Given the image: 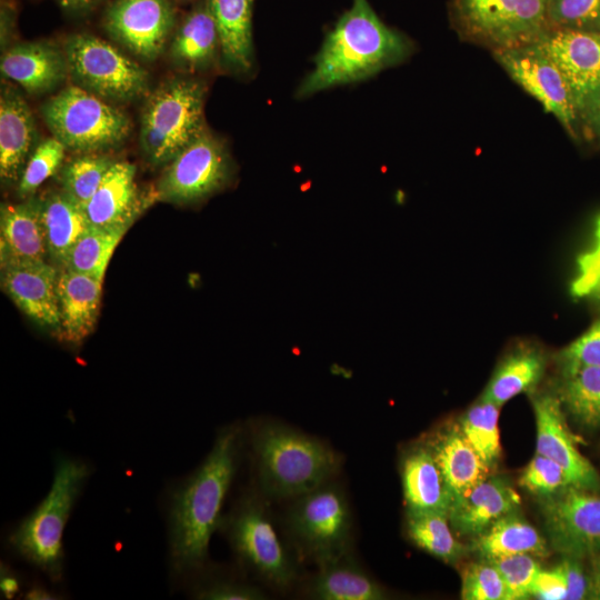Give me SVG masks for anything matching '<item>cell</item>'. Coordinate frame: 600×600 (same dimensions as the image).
<instances>
[{"mask_svg": "<svg viewBox=\"0 0 600 600\" xmlns=\"http://www.w3.org/2000/svg\"><path fill=\"white\" fill-rule=\"evenodd\" d=\"M242 431L222 428L201 464L172 492L168 516L170 568L174 574L202 569L224 499L239 466Z\"/></svg>", "mask_w": 600, "mask_h": 600, "instance_id": "cell-1", "label": "cell"}, {"mask_svg": "<svg viewBox=\"0 0 600 600\" xmlns=\"http://www.w3.org/2000/svg\"><path fill=\"white\" fill-rule=\"evenodd\" d=\"M413 50L412 42L384 24L367 0H352V6L324 38L297 97L370 78L403 62Z\"/></svg>", "mask_w": 600, "mask_h": 600, "instance_id": "cell-2", "label": "cell"}, {"mask_svg": "<svg viewBox=\"0 0 600 600\" xmlns=\"http://www.w3.org/2000/svg\"><path fill=\"white\" fill-rule=\"evenodd\" d=\"M251 448L260 492L274 500H292L333 480L343 463L324 441L272 420L252 427Z\"/></svg>", "mask_w": 600, "mask_h": 600, "instance_id": "cell-3", "label": "cell"}, {"mask_svg": "<svg viewBox=\"0 0 600 600\" xmlns=\"http://www.w3.org/2000/svg\"><path fill=\"white\" fill-rule=\"evenodd\" d=\"M89 476L86 462L59 457L49 492L9 537L13 551L53 581L62 577L63 531Z\"/></svg>", "mask_w": 600, "mask_h": 600, "instance_id": "cell-4", "label": "cell"}, {"mask_svg": "<svg viewBox=\"0 0 600 600\" xmlns=\"http://www.w3.org/2000/svg\"><path fill=\"white\" fill-rule=\"evenodd\" d=\"M204 83L191 78L169 80L148 97L141 113L140 148L152 166L169 163L207 127Z\"/></svg>", "mask_w": 600, "mask_h": 600, "instance_id": "cell-5", "label": "cell"}, {"mask_svg": "<svg viewBox=\"0 0 600 600\" xmlns=\"http://www.w3.org/2000/svg\"><path fill=\"white\" fill-rule=\"evenodd\" d=\"M291 501L286 526L298 554L320 566L351 553V508L334 479Z\"/></svg>", "mask_w": 600, "mask_h": 600, "instance_id": "cell-6", "label": "cell"}, {"mask_svg": "<svg viewBox=\"0 0 600 600\" xmlns=\"http://www.w3.org/2000/svg\"><path fill=\"white\" fill-rule=\"evenodd\" d=\"M41 113L52 136L78 153L118 148L132 129L122 111L76 84L49 98Z\"/></svg>", "mask_w": 600, "mask_h": 600, "instance_id": "cell-7", "label": "cell"}, {"mask_svg": "<svg viewBox=\"0 0 600 600\" xmlns=\"http://www.w3.org/2000/svg\"><path fill=\"white\" fill-rule=\"evenodd\" d=\"M264 497L243 494L220 528L242 566L263 583L284 590L298 579L297 561L272 523Z\"/></svg>", "mask_w": 600, "mask_h": 600, "instance_id": "cell-8", "label": "cell"}, {"mask_svg": "<svg viewBox=\"0 0 600 600\" xmlns=\"http://www.w3.org/2000/svg\"><path fill=\"white\" fill-rule=\"evenodd\" d=\"M549 0H452L460 37L492 52L536 43L548 30Z\"/></svg>", "mask_w": 600, "mask_h": 600, "instance_id": "cell-9", "label": "cell"}, {"mask_svg": "<svg viewBox=\"0 0 600 600\" xmlns=\"http://www.w3.org/2000/svg\"><path fill=\"white\" fill-rule=\"evenodd\" d=\"M69 74L76 86L111 101H131L148 90V72L98 37L80 33L64 43Z\"/></svg>", "mask_w": 600, "mask_h": 600, "instance_id": "cell-10", "label": "cell"}, {"mask_svg": "<svg viewBox=\"0 0 600 600\" xmlns=\"http://www.w3.org/2000/svg\"><path fill=\"white\" fill-rule=\"evenodd\" d=\"M231 177L227 147L207 128L167 163L156 196L171 203H194L220 191Z\"/></svg>", "mask_w": 600, "mask_h": 600, "instance_id": "cell-11", "label": "cell"}, {"mask_svg": "<svg viewBox=\"0 0 600 600\" xmlns=\"http://www.w3.org/2000/svg\"><path fill=\"white\" fill-rule=\"evenodd\" d=\"M541 512L551 547L580 559L600 552V496L564 487L541 498Z\"/></svg>", "mask_w": 600, "mask_h": 600, "instance_id": "cell-12", "label": "cell"}, {"mask_svg": "<svg viewBox=\"0 0 600 600\" xmlns=\"http://www.w3.org/2000/svg\"><path fill=\"white\" fill-rule=\"evenodd\" d=\"M494 60L526 92L553 114L572 139L579 114L570 88L556 63L536 44L492 52Z\"/></svg>", "mask_w": 600, "mask_h": 600, "instance_id": "cell-13", "label": "cell"}, {"mask_svg": "<svg viewBox=\"0 0 600 600\" xmlns=\"http://www.w3.org/2000/svg\"><path fill=\"white\" fill-rule=\"evenodd\" d=\"M172 26L173 12L168 0H117L106 16L109 33L147 61L161 54Z\"/></svg>", "mask_w": 600, "mask_h": 600, "instance_id": "cell-14", "label": "cell"}, {"mask_svg": "<svg viewBox=\"0 0 600 600\" xmlns=\"http://www.w3.org/2000/svg\"><path fill=\"white\" fill-rule=\"evenodd\" d=\"M532 407L537 427L536 453L557 462L564 472L568 486L598 490L600 476L578 450L567 427L560 399L550 393L538 394L532 398Z\"/></svg>", "mask_w": 600, "mask_h": 600, "instance_id": "cell-15", "label": "cell"}, {"mask_svg": "<svg viewBox=\"0 0 600 600\" xmlns=\"http://www.w3.org/2000/svg\"><path fill=\"white\" fill-rule=\"evenodd\" d=\"M536 44L563 74L579 114L600 88V32L550 29Z\"/></svg>", "mask_w": 600, "mask_h": 600, "instance_id": "cell-16", "label": "cell"}, {"mask_svg": "<svg viewBox=\"0 0 600 600\" xmlns=\"http://www.w3.org/2000/svg\"><path fill=\"white\" fill-rule=\"evenodd\" d=\"M59 271L46 260H14L1 266V286L12 302L33 322L57 333Z\"/></svg>", "mask_w": 600, "mask_h": 600, "instance_id": "cell-17", "label": "cell"}, {"mask_svg": "<svg viewBox=\"0 0 600 600\" xmlns=\"http://www.w3.org/2000/svg\"><path fill=\"white\" fill-rule=\"evenodd\" d=\"M37 127L23 97L2 84L0 96V178L4 186L18 184L37 147Z\"/></svg>", "mask_w": 600, "mask_h": 600, "instance_id": "cell-18", "label": "cell"}, {"mask_svg": "<svg viewBox=\"0 0 600 600\" xmlns=\"http://www.w3.org/2000/svg\"><path fill=\"white\" fill-rule=\"evenodd\" d=\"M519 506L520 496L509 481L489 476L454 499L448 517L458 534L474 538Z\"/></svg>", "mask_w": 600, "mask_h": 600, "instance_id": "cell-19", "label": "cell"}, {"mask_svg": "<svg viewBox=\"0 0 600 600\" xmlns=\"http://www.w3.org/2000/svg\"><path fill=\"white\" fill-rule=\"evenodd\" d=\"M136 183V168L116 161L84 207L89 223L104 229L130 228L146 208Z\"/></svg>", "mask_w": 600, "mask_h": 600, "instance_id": "cell-20", "label": "cell"}, {"mask_svg": "<svg viewBox=\"0 0 600 600\" xmlns=\"http://www.w3.org/2000/svg\"><path fill=\"white\" fill-rule=\"evenodd\" d=\"M102 281L61 268L58 277L59 330L61 341L78 344L94 329L101 304Z\"/></svg>", "mask_w": 600, "mask_h": 600, "instance_id": "cell-21", "label": "cell"}, {"mask_svg": "<svg viewBox=\"0 0 600 600\" xmlns=\"http://www.w3.org/2000/svg\"><path fill=\"white\" fill-rule=\"evenodd\" d=\"M0 69L3 77L32 94L53 90L69 73L64 51L44 41L11 47L3 53Z\"/></svg>", "mask_w": 600, "mask_h": 600, "instance_id": "cell-22", "label": "cell"}, {"mask_svg": "<svg viewBox=\"0 0 600 600\" xmlns=\"http://www.w3.org/2000/svg\"><path fill=\"white\" fill-rule=\"evenodd\" d=\"M452 501L490 476L491 469L461 431L459 423L441 428L427 441Z\"/></svg>", "mask_w": 600, "mask_h": 600, "instance_id": "cell-23", "label": "cell"}, {"mask_svg": "<svg viewBox=\"0 0 600 600\" xmlns=\"http://www.w3.org/2000/svg\"><path fill=\"white\" fill-rule=\"evenodd\" d=\"M1 266L14 260H44L48 256L41 199L2 203L0 210Z\"/></svg>", "mask_w": 600, "mask_h": 600, "instance_id": "cell-24", "label": "cell"}, {"mask_svg": "<svg viewBox=\"0 0 600 600\" xmlns=\"http://www.w3.org/2000/svg\"><path fill=\"white\" fill-rule=\"evenodd\" d=\"M400 472L408 511L449 512L451 492L424 442L404 453Z\"/></svg>", "mask_w": 600, "mask_h": 600, "instance_id": "cell-25", "label": "cell"}, {"mask_svg": "<svg viewBox=\"0 0 600 600\" xmlns=\"http://www.w3.org/2000/svg\"><path fill=\"white\" fill-rule=\"evenodd\" d=\"M206 3L218 28L224 67L236 73H249L253 69V0H207Z\"/></svg>", "mask_w": 600, "mask_h": 600, "instance_id": "cell-26", "label": "cell"}, {"mask_svg": "<svg viewBox=\"0 0 600 600\" xmlns=\"http://www.w3.org/2000/svg\"><path fill=\"white\" fill-rule=\"evenodd\" d=\"M169 52L173 63L188 72L208 70L221 60L218 28L207 3L184 18Z\"/></svg>", "mask_w": 600, "mask_h": 600, "instance_id": "cell-27", "label": "cell"}, {"mask_svg": "<svg viewBox=\"0 0 600 600\" xmlns=\"http://www.w3.org/2000/svg\"><path fill=\"white\" fill-rule=\"evenodd\" d=\"M306 596L316 600H381L387 598V592L348 553L318 566Z\"/></svg>", "mask_w": 600, "mask_h": 600, "instance_id": "cell-28", "label": "cell"}, {"mask_svg": "<svg viewBox=\"0 0 600 600\" xmlns=\"http://www.w3.org/2000/svg\"><path fill=\"white\" fill-rule=\"evenodd\" d=\"M546 356L532 344H521L498 364L480 399L499 407L516 396L533 390L543 377Z\"/></svg>", "mask_w": 600, "mask_h": 600, "instance_id": "cell-29", "label": "cell"}, {"mask_svg": "<svg viewBox=\"0 0 600 600\" xmlns=\"http://www.w3.org/2000/svg\"><path fill=\"white\" fill-rule=\"evenodd\" d=\"M472 550L483 560L519 553L536 558L549 556L546 539L517 510L501 517L481 534L472 538Z\"/></svg>", "mask_w": 600, "mask_h": 600, "instance_id": "cell-30", "label": "cell"}, {"mask_svg": "<svg viewBox=\"0 0 600 600\" xmlns=\"http://www.w3.org/2000/svg\"><path fill=\"white\" fill-rule=\"evenodd\" d=\"M41 202L48 256L63 268L71 249L91 224L84 209L62 190Z\"/></svg>", "mask_w": 600, "mask_h": 600, "instance_id": "cell-31", "label": "cell"}, {"mask_svg": "<svg viewBox=\"0 0 600 600\" xmlns=\"http://www.w3.org/2000/svg\"><path fill=\"white\" fill-rule=\"evenodd\" d=\"M406 532L419 549L450 564L458 562L468 550L456 539L446 512L407 510Z\"/></svg>", "mask_w": 600, "mask_h": 600, "instance_id": "cell-32", "label": "cell"}, {"mask_svg": "<svg viewBox=\"0 0 600 600\" xmlns=\"http://www.w3.org/2000/svg\"><path fill=\"white\" fill-rule=\"evenodd\" d=\"M558 398L582 427H600V367H584L562 376Z\"/></svg>", "mask_w": 600, "mask_h": 600, "instance_id": "cell-33", "label": "cell"}, {"mask_svg": "<svg viewBox=\"0 0 600 600\" xmlns=\"http://www.w3.org/2000/svg\"><path fill=\"white\" fill-rule=\"evenodd\" d=\"M128 228L104 229L90 226L71 249L63 268L103 282L107 267Z\"/></svg>", "mask_w": 600, "mask_h": 600, "instance_id": "cell-34", "label": "cell"}, {"mask_svg": "<svg viewBox=\"0 0 600 600\" xmlns=\"http://www.w3.org/2000/svg\"><path fill=\"white\" fill-rule=\"evenodd\" d=\"M499 406L479 399L461 417L460 429L492 470L501 456Z\"/></svg>", "mask_w": 600, "mask_h": 600, "instance_id": "cell-35", "label": "cell"}, {"mask_svg": "<svg viewBox=\"0 0 600 600\" xmlns=\"http://www.w3.org/2000/svg\"><path fill=\"white\" fill-rule=\"evenodd\" d=\"M116 161L98 153H84L63 166L62 191L83 209Z\"/></svg>", "mask_w": 600, "mask_h": 600, "instance_id": "cell-36", "label": "cell"}, {"mask_svg": "<svg viewBox=\"0 0 600 600\" xmlns=\"http://www.w3.org/2000/svg\"><path fill=\"white\" fill-rule=\"evenodd\" d=\"M66 147L54 137L37 144L18 181V194L32 197L36 190L60 168Z\"/></svg>", "mask_w": 600, "mask_h": 600, "instance_id": "cell-37", "label": "cell"}, {"mask_svg": "<svg viewBox=\"0 0 600 600\" xmlns=\"http://www.w3.org/2000/svg\"><path fill=\"white\" fill-rule=\"evenodd\" d=\"M550 29L600 32V0H549Z\"/></svg>", "mask_w": 600, "mask_h": 600, "instance_id": "cell-38", "label": "cell"}, {"mask_svg": "<svg viewBox=\"0 0 600 600\" xmlns=\"http://www.w3.org/2000/svg\"><path fill=\"white\" fill-rule=\"evenodd\" d=\"M487 561L499 571L507 588L508 600L526 599L530 596L532 582L541 569L534 556L519 553Z\"/></svg>", "mask_w": 600, "mask_h": 600, "instance_id": "cell-39", "label": "cell"}, {"mask_svg": "<svg viewBox=\"0 0 600 600\" xmlns=\"http://www.w3.org/2000/svg\"><path fill=\"white\" fill-rule=\"evenodd\" d=\"M464 600H508L506 584L497 568L487 560L469 564L462 574Z\"/></svg>", "mask_w": 600, "mask_h": 600, "instance_id": "cell-40", "label": "cell"}, {"mask_svg": "<svg viewBox=\"0 0 600 600\" xmlns=\"http://www.w3.org/2000/svg\"><path fill=\"white\" fill-rule=\"evenodd\" d=\"M519 484L541 498L568 487L562 468L553 460L539 453H536L523 469Z\"/></svg>", "mask_w": 600, "mask_h": 600, "instance_id": "cell-41", "label": "cell"}, {"mask_svg": "<svg viewBox=\"0 0 600 600\" xmlns=\"http://www.w3.org/2000/svg\"><path fill=\"white\" fill-rule=\"evenodd\" d=\"M561 376L584 367H600V320L557 356Z\"/></svg>", "mask_w": 600, "mask_h": 600, "instance_id": "cell-42", "label": "cell"}, {"mask_svg": "<svg viewBox=\"0 0 600 600\" xmlns=\"http://www.w3.org/2000/svg\"><path fill=\"white\" fill-rule=\"evenodd\" d=\"M596 240L592 249L580 259V272L573 283V293L600 300V216L596 221Z\"/></svg>", "mask_w": 600, "mask_h": 600, "instance_id": "cell-43", "label": "cell"}, {"mask_svg": "<svg viewBox=\"0 0 600 600\" xmlns=\"http://www.w3.org/2000/svg\"><path fill=\"white\" fill-rule=\"evenodd\" d=\"M196 598L202 600H262L266 593L259 588L238 581L217 580L199 587Z\"/></svg>", "mask_w": 600, "mask_h": 600, "instance_id": "cell-44", "label": "cell"}, {"mask_svg": "<svg viewBox=\"0 0 600 600\" xmlns=\"http://www.w3.org/2000/svg\"><path fill=\"white\" fill-rule=\"evenodd\" d=\"M530 596L542 600H567V584L560 567L540 569L537 573Z\"/></svg>", "mask_w": 600, "mask_h": 600, "instance_id": "cell-45", "label": "cell"}, {"mask_svg": "<svg viewBox=\"0 0 600 600\" xmlns=\"http://www.w3.org/2000/svg\"><path fill=\"white\" fill-rule=\"evenodd\" d=\"M578 560L579 559L566 557V559L558 564L566 580L567 600L584 599L588 597L591 588Z\"/></svg>", "mask_w": 600, "mask_h": 600, "instance_id": "cell-46", "label": "cell"}, {"mask_svg": "<svg viewBox=\"0 0 600 600\" xmlns=\"http://www.w3.org/2000/svg\"><path fill=\"white\" fill-rule=\"evenodd\" d=\"M579 123L600 138V88L588 99L579 113Z\"/></svg>", "mask_w": 600, "mask_h": 600, "instance_id": "cell-47", "label": "cell"}, {"mask_svg": "<svg viewBox=\"0 0 600 600\" xmlns=\"http://www.w3.org/2000/svg\"><path fill=\"white\" fill-rule=\"evenodd\" d=\"M1 572V590L2 594H4L7 598L14 597L17 591L19 590V583L17 578L8 572V570H3Z\"/></svg>", "mask_w": 600, "mask_h": 600, "instance_id": "cell-48", "label": "cell"}, {"mask_svg": "<svg viewBox=\"0 0 600 600\" xmlns=\"http://www.w3.org/2000/svg\"><path fill=\"white\" fill-rule=\"evenodd\" d=\"M99 0H59V3L67 10L79 11L92 7Z\"/></svg>", "mask_w": 600, "mask_h": 600, "instance_id": "cell-49", "label": "cell"}, {"mask_svg": "<svg viewBox=\"0 0 600 600\" xmlns=\"http://www.w3.org/2000/svg\"><path fill=\"white\" fill-rule=\"evenodd\" d=\"M26 599L31 600H44V599H57L56 594L44 589L43 587H32L28 590L24 596Z\"/></svg>", "mask_w": 600, "mask_h": 600, "instance_id": "cell-50", "label": "cell"}, {"mask_svg": "<svg viewBox=\"0 0 600 600\" xmlns=\"http://www.w3.org/2000/svg\"><path fill=\"white\" fill-rule=\"evenodd\" d=\"M594 587L598 590V593L600 594V552L596 554V561H594Z\"/></svg>", "mask_w": 600, "mask_h": 600, "instance_id": "cell-51", "label": "cell"}]
</instances>
